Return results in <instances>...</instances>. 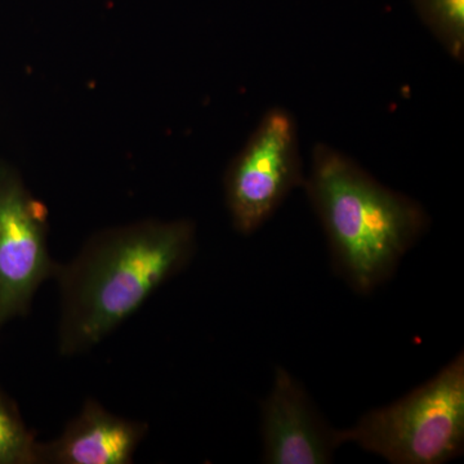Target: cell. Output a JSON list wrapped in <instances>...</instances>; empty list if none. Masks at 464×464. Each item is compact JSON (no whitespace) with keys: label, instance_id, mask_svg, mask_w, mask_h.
I'll return each mask as SVG.
<instances>
[{"label":"cell","instance_id":"3","mask_svg":"<svg viewBox=\"0 0 464 464\" xmlns=\"http://www.w3.org/2000/svg\"><path fill=\"white\" fill-rule=\"evenodd\" d=\"M341 445L353 442L393 464H441L462 453L464 357L458 355L433 380L356 426L338 431Z\"/></svg>","mask_w":464,"mask_h":464},{"label":"cell","instance_id":"8","mask_svg":"<svg viewBox=\"0 0 464 464\" xmlns=\"http://www.w3.org/2000/svg\"><path fill=\"white\" fill-rule=\"evenodd\" d=\"M418 17L454 60L464 56V0H414Z\"/></svg>","mask_w":464,"mask_h":464},{"label":"cell","instance_id":"6","mask_svg":"<svg viewBox=\"0 0 464 464\" xmlns=\"http://www.w3.org/2000/svg\"><path fill=\"white\" fill-rule=\"evenodd\" d=\"M264 462L325 464L341 447L337 430L326 426L306 392L283 368L262 405Z\"/></svg>","mask_w":464,"mask_h":464},{"label":"cell","instance_id":"9","mask_svg":"<svg viewBox=\"0 0 464 464\" xmlns=\"http://www.w3.org/2000/svg\"><path fill=\"white\" fill-rule=\"evenodd\" d=\"M38 442L16 409L0 395V464H38Z\"/></svg>","mask_w":464,"mask_h":464},{"label":"cell","instance_id":"5","mask_svg":"<svg viewBox=\"0 0 464 464\" xmlns=\"http://www.w3.org/2000/svg\"><path fill=\"white\" fill-rule=\"evenodd\" d=\"M57 262L48 248L47 209L16 174L0 168V328L29 314Z\"/></svg>","mask_w":464,"mask_h":464},{"label":"cell","instance_id":"7","mask_svg":"<svg viewBox=\"0 0 464 464\" xmlns=\"http://www.w3.org/2000/svg\"><path fill=\"white\" fill-rule=\"evenodd\" d=\"M148 433L143 420L88 398L56 439L38 442V464H130Z\"/></svg>","mask_w":464,"mask_h":464},{"label":"cell","instance_id":"4","mask_svg":"<svg viewBox=\"0 0 464 464\" xmlns=\"http://www.w3.org/2000/svg\"><path fill=\"white\" fill-rule=\"evenodd\" d=\"M304 181L295 118L282 108L268 110L226 173L232 225L252 234Z\"/></svg>","mask_w":464,"mask_h":464},{"label":"cell","instance_id":"2","mask_svg":"<svg viewBox=\"0 0 464 464\" xmlns=\"http://www.w3.org/2000/svg\"><path fill=\"white\" fill-rule=\"evenodd\" d=\"M304 186L338 270L359 292L384 282L426 228L420 204L384 188L325 143L314 148Z\"/></svg>","mask_w":464,"mask_h":464},{"label":"cell","instance_id":"1","mask_svg":"<svg viewBox=\"0 0 464 464\" xmlns=\"http://www.w3.org/2000/svg\"><path fill=\"white\" fill-rule=\"evenodd\" d=\"M190 221L145 219L96 232L74 257L57 262V351L76 357L99 346L190 264Z\"/></svg>","mask_w":464,"mask_h":464}]
</instances>
